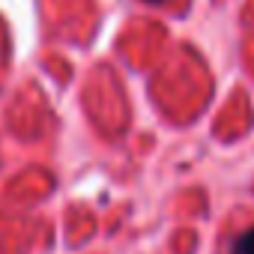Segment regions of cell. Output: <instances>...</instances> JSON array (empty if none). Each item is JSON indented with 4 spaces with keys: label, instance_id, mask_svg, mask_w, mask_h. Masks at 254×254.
Returning <instances> with one entry per match:
<instances>
[{
    "label": "cell",
    "instance_id": "2",
    "mask_svg": "<svg viewBox=\"0 0 254 254\" xmlns=\"http://www.w3.org/2000/svg\"><path fill=\"white\" fill-rule=\"evenodd\" d=\"M147 3H162V0H147Z\"/></svg>",
    "mask_w": 254,
    "mask_h": 254
},
{
    "label": "cell",
    "instance_id": "1",
    "mask_svg": "<svg viewBox=\"0 0 254 254\" xmlns=\"http://www.w3.org/2000/svg\"><path fill=\"white\" fill-rule=\"evenodd\" d=\"M227 254H254V227H245L239 236H233Z\"/></svg>",
    "mask_w": 254,
    "mask_h": 254
}]
</instances>
